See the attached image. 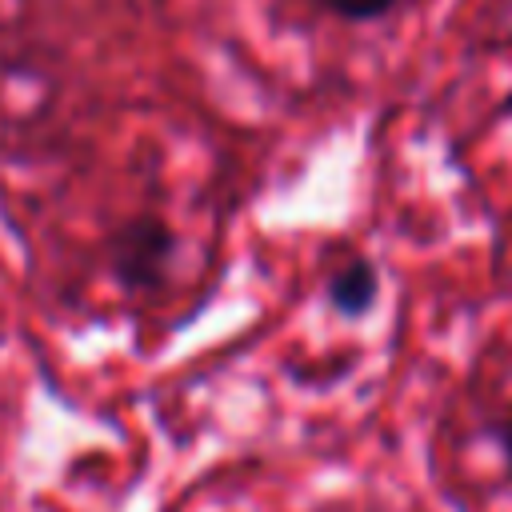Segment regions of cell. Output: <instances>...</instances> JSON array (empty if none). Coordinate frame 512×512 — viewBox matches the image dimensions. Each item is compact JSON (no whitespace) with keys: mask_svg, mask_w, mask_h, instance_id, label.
Here are the masks:
<instances>
[{"mask_svg":"<svg viewBox=\"0 0 512 512\" xmlns=\"http://www.w3.org/2000/svg\"><path fill=\"white\" fill-rule=\"evenodd\" d=\"M112 272L128 292L160 288L176 264V232L160 216L124 220L108 244Z\"/></svg>","mask_w":512,"mask_h":512,"instance_id":"1","label":"cell"},{"mask_svg":"<svg viewBox=\"0 0 512 512\" xmlns=\"http://www.w3.org/2000/svg\"><path fill=\"white\" fill-rule=\"evenodd\" d=\"M376 296H380V272H376V264L364 260V256L344 260V264L328 276V304H332L340 316H348V320L372 312Z\"/></svg>","mask_w":512,"mask_h":512,"instance_id":"2","label":"cell"},{"mask_svg":"<svg viewBox=\"0 0 512 512\" xmlns=\"http://www.w3.org/2000/svg\"><path fill=\"white\" fill-rule=\"evenodd\" d=\"M324 8H332L336 16H344V20H376V16H384L396 0H320Z\"/></svg>","mask_w":512,"mask_h":512,"instance_id":"3","label":"cell"},{"mask_svg":"<svg viewBox=\"0 0 512 512\" xmlns=\"http://www.w3.org/2000/svg\"><path fill=\"white\" fill-rule=\"evenodd\" d=\"M492 440H496V448H500L504 464L512 468V412H508V416H500V420L492 424Z\"/></svg>","mask_w":512,"mask_h":512,"instance_id":"4","label":"cell"}]
</instances>
